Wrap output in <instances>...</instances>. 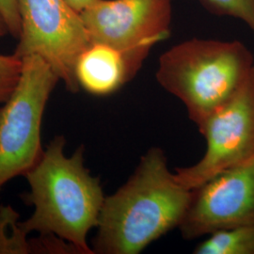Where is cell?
<instances>
[{
	"instance_id": "obj_9",
	"label": "cell",
	"mask_w": 254,
	"mask_h": 254,
	"mask_svg": "<svg viewBox=\"0 0 254 254\" xmlns=\"http://www.w3.org/2000/svg\"><path fill=\"white\" fill-rule=\"evenodd\" d=\"M151 49L121 50L91 43L77 59L75 77L79 88L97 96L119 91L136 75Z\"/></svg>"
},
{
	"instance_id": "obj_7",
	"label": "cell",
	"mask_w": 254,
	"mask_h": 254,
	"mask_svg": "<svg viewBox=\"0 0 254 254\" xmlns=\"http://www.w3.org/2000/svg\"><path fill=\"white\" fill-rule=\"evenodd\" d=\"M245 225H254V156L192 190L178 228L191 240Z\"/></svg>"
},
{
	"instance_id": "obj_16",
	"label": "cell",
	"mask_w": 254,
	"mask_h": 254,
	"mask_svg": "<svg viewBox=\"0 0 254 254\" xmlns=\"http://www.w3.org/2000/svg\"><path fill=\"white\" fill-rule=\"evenodd\" d=\"M7 34H9V27H8L6 18L0 9V39Z\"/></svg>"
},
{
	"instance_id": "obj_8",
	"label": "cell",
	"mask_w": 254,
	"mask_h": 254,
	"mask_svg": "<svg viewBox=\"0 0 254 254\" xmlns=\"http://www.w3.org/2000/svg\"><path fill=\"white\" fill-rule=\"evenodd\" d=\"M80 14L91 43L152 50L171 34L173 0H98Z\"/></svg>"
},
{
	"instance_id": "obj_12",
	"label": "cell",
	"mask_w": 254,
	"mask_h": 254,
	"mask_svg": "<svg viewBox=\"0 0 254 254\" xmlns=\"http://www.w3.org/2000/svg\"><path fill=\"white\" fill-rule=\"evenodd\" d=\"M211 12L244 22L254 33V0H200Z\"/></svg>"
},
{
	"instance_id": "obj_13",
	"label": "cell",
	"mask_w": 254,
	"mask_h": 254,
	"mask_svg": "<svg viewBox=\"0 0 254 254\" xmlns=\"http://www.w3.org/2000/svg\"><path fill=\"white\" fill-rule=\"evenodd\" d=\"M23 62L15 55H0V104L9 99L17 85Z\"/></svg>"
},
{
	"instance_id": "obj_10",
	"label": "cell",
	"mask_w": 254,
	"mask_h": 254,
	"mask_svg": "<svg viewBox=\"0 0 254 254\" xmlns=\"http://www.w3.org/2000/svg\"><path fill=\"white\" fill-rule=\"evenodd\" d=\"M195 254H254V225L218 231L194 249Z\"/></svg>"
},
{
	"instance_id": "obj_15",
	"label": "cell",
	"mask_w": 254,
	"mask_h": 254,
	"mask_svg": "<svg viewBox=\"0 0 254 254\" xmlns=\"http://www.w3.org/2000/svg\"><path fill=\"white\" fill-rule=\"evenodd\" d=\"M66 1L72 8L75 9L76 11H78L79 13H81L84 9L89 8L98 0H66Z\"/></svg>"
},
{
	"instance_id": "obj_14",
	"label": "cell",
	"mask_w": 254,
	"mask_h": 254,
	"mask_svg": "<svg viewBox=\"0 0 254 254\" xmlns=\"http://www.w3.org/2000/svg\"><path fill=\"white\" fill-rule=\"evenodd\" d=\"M0 9L7 21L9 34L18 40L21 25L17 0H0Z\"/></svg>"
},
{
	"instance_id": "obj_6",
	"label": "cell",
	"mask_w": 254,
	"mask_h": 254,
	"mask_svg": "<svg viewBox=\"0 0 254 254\" xmlns=\"http://www.w3.org/2000/svg\"><path fill=\"white\" fill-rule=\"evenodd\" d=\"M206 151L198 163L175 170V178L195 190L254 156V68L243 86L199 127Z\"/></svg>"
},
{
	"instance_id": "obj_2",
	"label": "cell",
	"mask_w": 254,
	"mask_h": 254,
	"mask_svg": "<svg viewBox=\"0 0 254 254\" xmlns=\"http://www.w3.org/2000/svg\"><path fill=\"white\" fill-rule=\"evenodd\" d=\"M64 136H55L40 161L25 177L30 193L24 197L35 210L20 226L27 233L54 235L73 245L80 254H94L87 236L97 227L105 196L100 179L84 164V146L65 156Z\"/></svg>"
},
{
	"instance_id": "obj_4",
	"label": "cell",
	"mask_w": 254,
	"mask_h": 254,
	"mask_svg": "<svg viewBox=\"0 0 254 254\" xmlns=\"http://www.w3.org/2000/svg\"><path fill=\"white\" fill-rule=\"evenodd\" d=\"M22 62L17 85L0 108V190L12 178L25 176L42 158L43 116L60 81L41 57L27 56Z\"/></svg>"
},
{
	"instance_id": "obj_3",
	"label": "cell",
	"mask_w": 254,
	"mask_h": 254,
	"mask_svg": "<svg viewBox=\"0 0 254 254\" xmlns=\"http://www.w3.org/2000/svg\"><path fill=\"white\" fill-rule=\"evenodd\" d=\"M254 58L239 41L194 38L159 58L156 80L183 102L198 128L243 86Z\"/></svg>"
},
{
	"instance_id": "obj_1",
	"label": "cell",
	"mask_w": 254,
	"mask_h": 254,
	"mask_svg": "<svg viewBox=\"0 0 254 254\" xmlns=\"http://www.w3.org/2000/svg\"><path fill=\"white\" fill-rule=\"evenodd\" d=\"M192 190L175 178L163 151L153 147L141 156L125 185L105 198L93 239L98 254H138L179 227Z\"/></svg>"
},
{
	"instance_id": "obj_5",
	"label": "cell",
	"mask_w": 254,
	"mask_h": 254,
	"mask_svg": "<svg viewBox=\"0 0 254 254\" xmlns=\"http://www.w3.org/2000/svg\"><path fill=\"white\" fill-rule=\"evenodd\" d=\"M17 6L21 30L13 54L41 57L67 91L77 92L75 64L91 44L81 14L66 0H17Z\"/></svg>"
},
{
	"instance_id": "obj_11",
	"label": "cell",
	"mask_w": 254,
	"mask_h": 254,
	"mask_svg": "<svg viewBox=\"0 0 254 254\" xmlns=\"http://www.w3.org/2000/svg\"><path fill=\"white\" fill-rule=\"evenodd\" d=\"M18 218V213L9 205L0 206V254L32 253L31 242Z\"/></svg>"
}]
</instances>
